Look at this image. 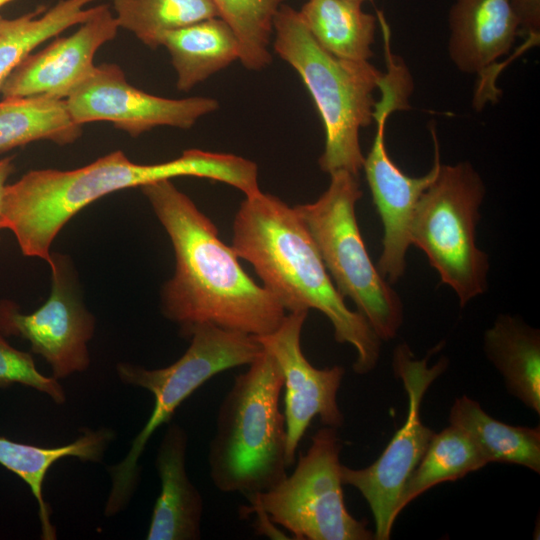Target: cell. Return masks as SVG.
<instances>
[{
    "mask_svg": "<svg viewBox=\"0 0 540 540\" xmlns=\"http://www.w3.org/2000/svg\"><path fill=\"white\" fill-rule=\"evenodd\" d=\"M119 28L156 49L166 35L194 23L220 17L212 0H112Z\"/></svg>",
    "mask_w": 540,
    "mask_h": 540,
    "instance_id": "26",
    "label": "cell"
},
{
    "mask_svg": "<svg viewBox=\"0 0 540 540\" xmlns=\"http://www.w3.org/2000/svg\"><path fill=\"white\" fill-rule=\"evenodd\" d=\"M449 423L469 436L487 464H516L540 472L539 426H512L498 421L467 395L455 399Z\"/></svg>",
    "mask_w": 540,
    "mask_h": 540,
    "instance_id": "21",
    "label": "cell"
},
{
    "mask_svg": "<svg viewBox=\"0 0 540 540\" xmlns=\"http://www.w3.org/2000/svg\"><path fill=\"white\" fill-rule=\"evenodd\" d=\"M100 0H60L16 18L0 15V87L20 62L41 43L85 22Z\"/></svg>",
    "mask_w": 540,
    "mask_h": 540,
    "instance_id": "24",
    "label": "cell"
},
{
    "mask_svg": "<svg viewBox=\"0 0 540 540\" xmlns=\"http://www.w3.org/2000/svg\"><path fill=\"white\" fill-rule=\"evenodd\" d=\"M212 1L239 40V61L244 68L260 71L270 65L274 17L285 0Z\"/></svg>",
    "mask_w": 540,
    "mask_h": 540,
    "instance_id": "27",
    "label": "cell"
},
{
    "mask_svg": "<svg viewBox=\"0 0 540 540\" xmlns=\"http://www.w3.org/2000/svg\"><path fill=\"white\" fill-rule=\"evenodd\" d=\"M15 156H7L0 159V230H2V212H3V202H4V193L7 186L6 182L8 178L15 171L14 164Z\"/></svg>",
    "mask_w": 540,
    "mask_h": 540,
    "instance_id": "31",
    "label": "cell"
},
{
    "mask_svg": "<svg viewBox=\"0 0 540 540\" xmlns=\"http://www.w3.org/2000/svg\"><path fill=\"white\" fill-rule=\"evenodd\" d=\"M316 40L332 55L354 61H369L377 18L362 4L349 0H308L298 11Z\"/></svg>",
    "mask_w": 540,
    "mask_h": 540,
    "instance_id": "22",
    "label": "cell"
},
{
    "mask_svg": "<svg viewBox=\"0 0 540 540\" xmlns=\"http://www.w3.org/2000/svg\"><path fill=\"white\" fill-rule=\"evenodd\" d=\"M273 35L275 53L300 76L321 116L325 146L318 159L320 169L358 176L365 158L359 133L374 121L373 94L383 73L369 61L347 60L327 52L307 30L298 11L286 4L274 17Z\"/></svg>",
    "mask_w": 540,
    "mask_h": 540,
    "instance_id": "5",
    "label": "cell"
},
{
    "mask_svg": "<svg viewBox=\"0 0 540 540\" xmlns=\"http://www.w3.org/2000/svg\"><path fill=\"white\" fill-rule=\"evenodd\" d=\"M448 55L467 74H482L507 55L520 25L510 0H453Z\"/></svg>",
    "mask_w": 540,
    "mask_h": 540,
    "instance_id": "16",
    "label": "cell"
},
{
    "mask_svg": "<svg viewBox=\"0 0 540 540\" xmlns=\"http://www.w3.org/2000/svg\"><path fill=\"white\" fill-rule=\"evenodd\" d=\"M81 134L82 126L72 119L65 99L28 96L0 101V154L40 140L67 145Z\"/></svg>",
    "mask_w": 540,
    "mask_h": 540,
    "instance_id": "23",
    "label": "cell"
},
{
    "mask_svg": "<svg viewBox=\"0 0 540 540\" xmlns=\"http://www.w3.org/2000/svg\"><path fill=\"white\" fill-rule=\"evenodd\" d=\"M308 311L289 312L273 332L254 336L275 360L283 375L286 461L294 464L296 450L315 417L323 426L344 424L337 394L345 374L339 365L318 369L311 365L301 348V332Z\"/></svg>",
    "mask_w": 540,
    "mask_h": 540,
    "instance_id": "14",
    "label": "cell"
},
{
    "mask_svg": "<svg viewBox=\"0 0 540 540\" xmlns=\"http://www.w3.org/2000/svg\"><path fill=\"white\" fill-rule=\"evenodd\" d=\"M283 381L264 349L235 376L220 403L208 451L210 478L219 491L247 498L287 476L286 425L279 407Z\"/></svg>",
    "mask_w": 540,
    "mask_h": 540,
    "instance_id": "4",
    "label": "cell"
},
{
    "mask_svg": "<svg viewBox=\"0 0 540 540\" xmlns=\"http://www.w3.org/2000/svg\"><path fill=\"white\" fill-rule=\"evenodd\" d=\"M177 74L176 86L189 91L239 60V40L221 17L209 18L166 35L163 45Z\"/></svg>",
    "mask_w": 540,
    "mask_h": 540,
    "instance_id": "20",
    "label": "cell"
},
{
    "mask_svg": "<svg viewBox=\"0 0 540 540\" xmlns=\"http://www.w3.org/2000/svg\"><path fill=\"white\" fill-rule=\"evenodd\" d=\"M341 450L337 429L323 426L313 434L294 471L272 489L248 496V507L262 509L296 540L374 539L367 522L346 508Z\"/></svg>",
    "mask_w": 540,
    "mask_h": 540,
    "instance_id": "9",
    "label": "cell"
},
{
    "mask_svg": "<svg viewBox=\"0 0 540 540\" xmlns=\"http://www.w3.org/2000/svg\"><path fill=\"white\" fill-rule=\"evenodd\" d=\"M165 229L175 253V271L163 285L161 312L188 337L211 323L262 336L279 327L286 311L242 268L218 236L216 225L170 179L140 187Z\"/></svg>",
    "mask_w": 540,
    "mask_h": 540,
    "instance_id": "1",
    "label": "cell"
},
{
    "mask_svg": "<svg viewBox=\"0 0 540 540\" xmlns=\"http://www.w3.org/2000/svg\"><path fill=\"white\" fill-rule=\"evenodd\" d=\"M188 337L191 342L185 353L167 367L146 369L127 362L116 366L123 383L153 394L154 407L126 457L109 467L112 487L104 510L108 517L124 510L130 502L140 478L138 461L153 433L168 424L180 404L207 380L225 370L249 365L263 350L254 336L211 323L194 326Z\"/></svg>",
    "mask_w": 540,
    "mask_h": 540,
    "instance_id": "6",
    "label": "cell"
},
{
    "mask_svg": "<svg viewBox=\"0 0 540 540\" xmlns=\"http://www.w3.org/2000/svg\"><path fill=\"white\" fill-rule=\"evenodd\" d=\"M188 435L177 423H168L155 466L161 491L156 499L147 540H199L204 502L186 472Z\"/></svg>",
    "mask_w": 540,
    "mask_h": 540,
    "instance_id": "17",
    "label": "cell"
},
{
    "mask_svg": "<svg viewBox=\"0 0 540 540\" xmlns=\"http://www.w3.org/2000/svg\"><path fill=\"white\" fill-rule=\"evenodd\" d=\"M114 436V432L107 428L85 430L76 440L57 447H40L0 437V465L17 475L30 488L38 505L42 539H56L51 509L43 495V484L50 467L66 457L100 462Z\"/></svg>",
    "mask_w": 540,
    "mask_h": 540,
    "instance_id": "18",
    "label": "cell"
},
{
    "mask_svg": "<svg viewBox=\"0 0 540 540\" xmlns=\"http://www.w3.org/2000/svg\"><path fill=\"white\" fill-rule=\"evenodd\" d=\"M374 106L377 131L363 168L373 202L383 225L382 253L378 271L389 282H397L406 268V253L411 245L410 224L421 194L435 179L440 166V152L434 126L430 132L434 142V164L421 177L405 174L390 158L385 145V126L389 115L409 108L404 92L396 86L384 85Z\"/></svg>",
    "mask_w": 540,
    "mask_h": 540,
    "instance_id": "12",
    "label": "cell"
},
{
    "mask_svg": "<svg viewBox=\"0 0 540 540\" xmlns=\"http://www.w3.org/2000/svg\"><path fill=\"white\" fill-rule=\"evenodd\" d=\"M349 1H353V2L363 4L364 2H367V1L370 2V1H374V0H349Z\"/></svg>",
    "mask_w": 540,
    "mask_h": 540,
    "instance_id": "33",
    "label": "cell"
},
{
    "mask_svg": "<svg viewBox=\"0 0 540 540\" xmlns=\"http://www.w3.org/2000/svg\"><path fill=\"white\" fill-rule=\"evenodd\" d=\"M48 265V299L29 314L22 313L14 301L0 300V330L5 337L29 341L31 351L50 365L53 377L63 379L89 367L87 344L94 335L95 317L83 301L70 256L51 252Z\"/></svg>",
    "mask_w": 540,
    "mask_h": 540,
    "instance_id": "11",
    "label": "cell"
},
{
    "mask_svg": "<svg viewBox=\"0 0 540 540\" xmlns=\"http://www.w3.org/2000/svg\"><path fill=\"white\" fill-rule=\"evenodd\" d=\"M231 247L285 311L316 309L328 318L335 340L355 349L357 374L376 367L381 340L360 312L347 307L294 207L262 191L245 197L234 218Z\"/></svg>",
    "mask_w": 540,
    "mask_h": 540,
    "instance_id": "3",
    "label": "cell"
},
{
    "mask_svg": "<svg viewBox=\"0 0 540 540\" xmlns=\"http://www.w3.org/2000/svg\"><path fill=\"white\" fill-rule=\"evenodd\" d=\"M329 175L327 190L294 210L339 293L354 302L381 341L393 339L402 325L403 306L374 266L361 236L355 214L362 197L358 176L345 170Z\"/></svg>",
    "mask_w": 540,
    "mask_h": 540,
    "instance_id": "7",
    "label": "cell"
},
{
    "mask_svg": "<svg viewBox=\"0 0 540 540\" xmlns=\"http://www.w3.org/2000/svg\"><path fill=\"white\" fill-rule=\"evenodd\" d=\"M486 465L469 436L460 428L449 425L433 435L421 460L407 478L398 499L396 515L430 488L456 481Z\"/></svg>",
    "mask_w": 540,
    "mask_h": 540,
    "instance_id": "25",
    "label": "cell"
},
{
    "mask_svg": "<svg viewBox=\"0 0 540 540\" xmlns=\"http://www.w3.org/2000/svg\"><path fill=\"white\" fill-rule=\"evenodd\" d=\"M240 513L246 517L250 514H256L257 515V522H256V529L258 532L262 535H267L268 537L272 538H280L285 539L288 538L285 536L283 532L275 528V525L268 515L260 508H251L248 506H245L242 508Z\"/></svg>",
    "mask_w": 540,
    "mask_h": 540,
    "instance_id": "30",
    "label": "cell"
},
{
    "mask_svg": "<svg viewBox=\"0 0 540 540\" xmlns=\"http://www.w3.org/2000/svg\"><path fill=\"white\" fill-rule=\"evenodd\" d=\"M14 384L34 388L48 395L55 403L66 400L58 379L41 374L29 352L12 347L0 330V389Z\"/></svg>",
    "mask_w": 540,
    "mask_h": 540,
    "instance_id": "28",
    "label": "cell"
},
{
    "mask_svg": "<svg viewBox=\"0 0 540 540\" xmlns=\"http://www.w3.org/2000/svg\"><path fill=\"white\" fill-rule=\"evenodd\" d=\"M13 1H15V0H0V9L3 6H5V5H7V4H9L10 2H13Z\"/></svg>",
    "mask_w": 540,
    "mask_h": 540,
    "instance_id": "32",
    "label": "cell"
},
{
    "mask_svg": "<svg viewBox=\"0 0 540 540\" xmlns=\"http://www.w3.org/2000/svg\"><path fill=\"white\" fill-rule=\"evenodd\" d=\"M65 101L77 124L108 121L132 137L158 126L189 129L219 108L218 101L210 97L169 99L139 90L112 63L95 66Z\"/></svg>",
    "mask_w": 540,
    "mask_h": 540,
    "instance_id": "13",
    "label": "cell"
},
{
    "mask_svg": "<svg viewBox=\"0 0 540 540\" xmlns=\"http://www.w3.org/2000/svg\"><path fill=\"white\" fill-rule=\"evenodd\" d=\"M484 350L509 393L539 414V330L518 318L500 315L484 334Z\"/></svg>",
    "mask_w": 540,
    "mask_h": 540,
    "instance_id": "19",
    "label": "cell"
},
{
    "mask_svg": "<svg viewBox=\"0 0 540 540\" xmlns=\"http://www.w3.org/2000/svg\"><path fill=\"white\" fill-rule=\"evenodd\" d=\"M118 29L110 7L97 5L73 34L56 38L43 50L27 55L0 87L2 97L66 99L90 76L97 50L113 40Z\"/></svg>",
    "mask_w": 540,
    "mask_h": 540,
    "instance_id": "15",
    "label": "cell"
},
{
    "mask_svg": "<svg viewBox=\"0 0 540 540\" xmlns=\"http://www.w3.org/2000/svg\"><path fill=\"white\" fill-rule=\"evenodd\" d=\"M519 21L520 31L533 43L539 42L540 0H510Z\"/></svg>",
    "mask_w": 540,
    "mask_h": 540,
    "instance_id": "29",
    "label": "cell"
},
{
    "mask_svg": "<svg viewBox=\"0 0 540 540\" xmlns=\"http://www.w3.org/2000/svg\"><path fill=\"white\" fill-rule=\"evenodd\" d=\"M440 347L437 345L422 359H416L407 344L395 348L394 373L402 381L409 399L406 421L371 465L361 469L341 467L343 484L356 488L371 509L376 527L374 539L390 538L402 488L435 434L422 423L420 406L429 386L447 367L446 358L428 366L429 357Z\"/></svg>",
    "mask_w": 540,
    "mask_h": 540,
    "instance_id": "10",
    "label": "cell"
},
{
    "mask_svg": "<svg viewBox=\"0 0 540 540\" xmlns=\"http://www.w3.org/2000/svg\"><path fill=\"white\" fill-rule=\"evenodd\" d=\"M252 173L249 159L229 153L188 149L167 162L137 164L117 150L77 169L25 173L5 188L1 225L14 234L24 256L48 263L52 243L65 224L110 193L182 176L206 178L243 190Z\"/></svg>",
    "mask_w": 540,
    "mask_h": 540,
    "instance_id": "2",
    "label": "cell"
},
{
    "mask_svg": "<svg viewBox=\"0 0 540 540\" xmlns=\"http://www.w3.org/2000/svg\"><path fill=\"white\" fill-rule=\"evenodd\" d=\"M484 195L483 180L470 163H440L435 179L417 201L410 224L411 244L426 254L462 307L487 288L488 256L476 245Z\"/></svg>",
    "mask_w": 540,
    "mask_h": 540,
    "instance_id": "8",
    "label": "cell"
}]
</instances>
